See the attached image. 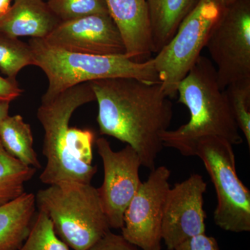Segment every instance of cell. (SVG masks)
Masks as SVG:
<instances>
[{"instance_id":"1","label":"cell","mask_w":250,"mask_h":250,"mask_svg":"<svg viewBox=\"0 0 250 250\" xmlns=\"http://www.w3.org/2000/svg\"><path fill=\"white\" fill-rule=\"evenodd\" d=\"M98 104L100 134L126 143L142 166L152 170L161 152V136L169 130L172 103L161 82L116 77L90 82Z\"/></svg>"},{"instance_id":"2","label":"cell","mask_w":250,"mask_h":250,"mask_svg":"<svg viewBox=\"0 0 250 250\" xmlns=\"http://www.w3.org/2000/svg\"><path fill=\"white\" fill-rule=\"evenodd\" d=\"M178 103L187 106L190 120L161 136L164 147L174 148L182 155L192 156L199 139L217 136L232 146L243 142L230 108L225 90L219 85L213 62L200 56L187 76L179 82Z\"/></svg>"},{"instance_id":"3","label":"cell","mask_w":250,"mask_h":250,"mask_svg":"<svg viewBox=\"0 0 250 250\" xmlns=\"http://www.w3.org/2000/svg\"><path fill=\"white\" fill-rule=\"evenodd\" d=\"M95 100L90 82L68 88L50 100H41L37 118L44 129L42 154L47 161L39 177L42 183H91L98 168L77 149V128L70 127V121L77 108Z\"/></svg>"},{"instance_id":"4","label":"cell","mask_w":250,"mask_h":250,"mask_svg":"<svg viewBox=\"0 0 250 250\" xmlns=\"http://www.w3.org/2000/svg\"><path fill=\"white\" fill-rule=\"evenodd\" d=\"M36 66L48 79L41 100H48L81 83L104 79L127 77L149 83L160 82L154 61L136 62L125 55L99 56L59 49L44 39H30Z\"/></svg>"},{"instance_id":"5","label":"cell","mask_w":250,"mask_h":250,"mask_svg":"<svg viewBox=\"0 0 250 250\" xmlns=\"http://www.w3.org/2000/svg\"><path fill=\"white\" fill-rule=\"evenodd\" d=\"M39 210L47 213L61 241L72 250H85L110 231L98 189L91 184L62 182L36 195Z\"/></svg>"},{"instance_id":"6","label":"cell","mask_w":250,"mask_h":250,"mask_svg":"<svg viewBox=\"0 0 250 250\" xmlns=\"http://www.w3.org/2000/svg\"><path fill=\"white\" fill-rule=\"evenodd\" d=\"M203 162L216 191L217 207L213 220L225 231H250V191L237 174L233 146L217 136H206L197 141L192 156Z\"/></svg>"},{"instance_id":"7","label":"cell","mask_w":250,"mask_h":250,"mask_svg":"<svg viewBox=\"0 0 250 250\" xmlns=\"http://www.w3.org/2000/svg\"><path fill=\"white\" fill-rule=\"evenodd\" d=\"M224 9L217 0H199L168 43L152 57L159 81L171 99L201 56Z\"/></svg>"},{"instance_id":"8","label":"cell","mask_w":250,"mask_h":250,"mask_svg":"<svg viewBox=\"0 0 250 250\" xmlns=\"http://www.w3.org/2000/svg\"><path fill=\"white\" fill-rule=\"evenodd\" d=\"M206 48L216 70L219 85L250 79V0H237L225 8L212 29Z\"/></svg>"},{"instance_id":"9","label":"cell","mask_w":250,"mask_h":250,"mask_svg":"<svg viewBox=\"0 0 250 250\" xmlns=\"http://www.w3.org/2000/svg\"><path fill=\"white\" fill-rule=\"evenodd\" d=\"M170 174L164 166L151 170L125 210L122 236L141 250H161V227Z\"/></svg>"},{"instance_id":"10","label":"cell","mask_w":250,"mask_h":250,"mask_svg":"<svg viewBox=\"0 0 250 250\" xmlns=\"http://www.w3.org/2000/svg\"><path fill=\"white\" fill-rule=\"evenodd\" d=\"M95 144L104 166L103 183L97 188L102 207L109 228L121 229L125 210L142 183L141 159L129 145L116 152L104 138L97 139Z\"/></svg>"},{"instance_id":"11","label":"cell","mask_w":250,"mask_h":250,"mask_svg":"<svg viewBox=\"0 0 250 250\" xmlns=\"http://www.w3.org/2000/svg\"><path fill=\"white\" fill-rule=\"evenodd\" d=\"M207 184L198 174L169 189L164 206L161 236L168 250L197 235L205 233L204 194Z\"/></svg>"},{"instance_id":"12","label":"cell","mask_w":250,"mask_h":250,"mask_svg":"<svg viewBox=\"0 0 250 250\" xmlns=\"http://www.w3.org/2000/svg\"><path fill=\"white\" fill-rule=\"evenodd\" d=\"M44 40L68 52L125 55L124 42L109 14H94L59 23Z\"/></svg>"},{"instance_id":"13","label":"cell","mask_w":250,"mask_h":250,"mask_svg":"<svg viewBox=\"0 0 250 250\" xmlns=\"http://www.w3.org/2000/svg\"><path fill=\"white\" fill-rule=\"evenodd\" d=\"M108 14L124 42L127 58L136 62L152 59L150 21L146 0H104Z\"/></svg>"},{"instance_id":"14","label":"cell","mask_w":250,"mask_h":250,"mask_svg":"<svg viewBox=\"0 0 250 250\" xmlns=\"http://www.w3.org/2000/svg\"><path fill=\"white\" fill-rule=\"evenodd\" d=\"M60 22L43 0H14L0 18V31L16 38L45 39Z\"/></svg>"},{"instance_id":"15","label":"cell","mask_w":250,"mask_h":250,"mask_svg":"<svg viewBox=\"0 0 250 250\" xmlns=\"http://www.w3.org/2000/svg\"><path fill=\"white\" fill-rule=\"evenodd\" d=\"M36 195H22L0 206V250H18L30 233L36 218Z\"/></svg>"},{"instance_id":"16","label":"cell","mask_w":250,"mask_h":250,"mask_svg":"<svg viewBox=\"0 0 250 250\" xmlns=\"http://www.w3.org/2000/svg\"><path fill=\"white\" fill-rule=\"evenodd\" d=\"M153 54H157L172 39L181 23L199 0H146Z\"/></svg>"},{"instance_id":"17","label":"cell","mask_w":250,"mask_h":250,"mask_svg":"<svg viewBox=\"0 0 250 250\" xmlns=\"http://www.w3.org/2000/svg\"><path fill=\"white\" fill-rule=\"evenodd\" d=\"M0 143L11 156L36 170L41 164L34 150L30 125L21 115L8 116L0 124Z\"/></svg>"},{"instance_id":"18","label":"cell","mask_w":250,"mask_h":250,"mask_svg":"<svg viewBox=\"0 0 250 250\" xmlns=\"http://www.w3.org/2000/svg\"><path fill=\"white\" fill-rule=\"evenodd\" d=\"M36 172V168L11 156L0 143V206L22 195L24 184L31 180Z\"/></svg>"},{"instance_id":"19","label":"cell","mask_w":250,"mask_h":250,"mask_svg":"<svg viewBox=\"0 0 250 250\" xmlns=\"http://www.w3.org/2000/svg\"><path fill=\"white\" fill-rule=\"evenodd\" d=\"M28 65H36L29 44L0 31V71L16 80L18 74Z\"/></svg>"},{"instance_id":"20","label":"cell","mask_w":250,"mask_h":250,"mask_svg":"<svg viewBox=\"0 0 250 250\" xmlns=\"http://www.w3.org/2000/svg\"><path fill=\"white\" fill-rule=\"evenodd\" d=\"M18 250H70L54 231L53 224L43 210H39L30 233Z\"/></svg>"},{"instance_id":"21","label":"cell","mask_w":250,"mask_h":250,"mask_svg":"<svg viewBox=\"0 0 250 250\" xmlns=\"http://www.w3.org/2000/svg\"><path fill=\"white\" fill-rule=\"evenodd\" d=\"M238 129L250 147V79L228 85L225 89Z\"/></svg>"},{"instance_id":"22","label":"cell","mask_w":250,"mask_h":250,"mask_svg":"<svg viewBox=\"0 0 250 250\" xmlns=\"http://www.w3.org/2000/svg\"><path fill=\"white\" fill-rule=\"evenodd\" d=\"M61 22L94 14H108L104 0H47L45 1Z\"/></svg>"},{"instance_id":"23","label":"cell","mask_w":250,"mask_h":250,"mask_svg":"<svg viewBox=\"0 0 250 250\" xmlns=\"http://www.w3.org/2000/svg\"><path fill=\"white\" fill-rule=\"evenodd\" d=\"M85 250H140L120 234L108 231L100 241Z\"/></svg>"},{"instance_id":"24","label":"cell","mask_w":250,"mask_h":250,"mask_svg":"<svg viewBox=\"0 0 250 250\" xmlns=\"http://www.w3.org/2000/svg\"><path fill=\"white\" fill-rule=\"evenodd\" d=\"M174 250H221L216 239L205 233L189 238L179 244Z\"/></svg>"},{"instance_id":"25","label":"cell","mask_w":250,"mask_h":250,"mask_svg":"<svg viewBox=\"0 0 250 250\" xmlns=\"http://www.w3.org/2000/svg\"><path fill=\"white\" fill-rule=\"evenodd\" d=\"M22 93L17 81L0 76V100L11 102Z\"/></svg>"},{"instance_id":"26","label":"cell","mask_w":250,"mask_h":250,"mask_svg":"<svg viewBox=\"0 0 250 250\" xmlns=\"http://www.w3.org/2000/svg\"><path fill=\"white\" fill-rule=\"evenodd\" d=\"M10 103L11 102L8 100H0V124L6 117L9 116Z\"/></svg>"},{"instance_id":"27","label":"cell","mask_w":250,"mask_h":250,"mask_svg":"<svg viewBox=\"0 0 250 250\" xmlns=\"http://www.w3.org/2000/svg\"><path fill=\"white\" fill-rule=\"evenodd\" d=\"M13 1L14 0H0V18L8 12Z\"/></svg>"},{"instance_id":"28","label":"cell","mask_w":250,"mask_h":250,"mask_svg":"<svg viewBox=\"0 0 250 250\" xmlns=\"http://www.w3.org/2000/svg\"><path fill=\"white\" fill-rule=\"evenodd\" d=\"M217 1H218L224 8H226L230 6V5L233 4V3L236 2L237 0H217Z\"/></svg>"}]
</instances>
